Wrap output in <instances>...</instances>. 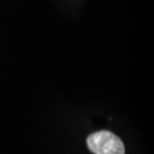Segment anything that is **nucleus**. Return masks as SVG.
I'll return each mask as SVG.
<instances>
[{
  "instance_id": "1",
  "label": "nucleus",
  "mask_w": 154,
  "mask_h": 154,
  "mask_svg": "<svg viewBox=\"0 0 154 154\" xmlns=\"http://www.w3.org/2000/svg\"><path fill=\"white\" fill-rule=\"evenodd\" d=\"M87 146L94 154H125L124 144L112 132L102 130L89 135Z\"/></svg>"
}]
</instances>
